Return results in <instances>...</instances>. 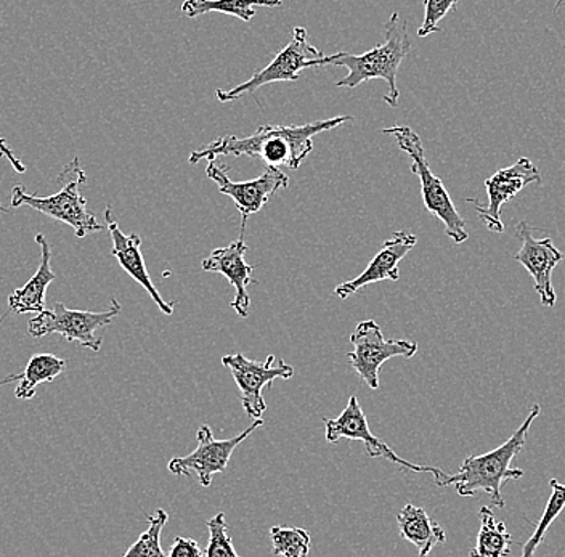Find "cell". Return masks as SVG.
<instances>
[{
  "label": "cell",
  "mask_w": 565,
  "mask_h": 557,
  "mask_svg": "<svg viewBox=\"0 0 565 557\" xmlns=\"http://www.w3.org/2000/svg\"><path fill=\"white\" fill-rule=\"evenodd\" d=\"M349 121H353V116H335V118L302 126H260L256 132L245 139L236 136L218 137L201 150L193 151L189 162L196 164L203 160L214 161L221 157H247L260 158L267 165H277V168L286 165L296 171L312 153L313 137Z\"/></svg>",
  "instance_id": "cell-1"
},
{
  "label": "cell",
  "mask_w": 565,
  "mask_h": 557,
  "mask_svg": "<svg viewBox=\"0 0 565 557\" xmlns=\"http://www.w3.org/2000/svg\"><path fill=\"white\" fill-rule=\"evenodd\" d=\"M386 41L362 55L344 54L324 55L323 66L335 65L348 69V76L335 83L338 87L355 89L360 84L373 79H383L387 84L388 94L384 101L391 108L398 107L401 90L397 86V74L402 62L412 52V39L408 36L406 21L398 13L388 19L384 28Z\"/></svg>",
  "instance_id": "cell-2"
},
{
  "label": "cell",
  "mask_w": 565,
  "mask_h": 557,
  "mask_svg": "<svg viewBox=\"0 0 565 557\" xmlns=\"http://www.w3.org/2000/svg\"><path fill=\"white\" fill-rule=\"evenodd\" d=\"M539 415L540 405L533 404L527 419L522 422L521 428L512 433L503 446L489 451V453L479 454V457L466 458L457 474L445 475L437 485H455L459 496H475L476 493L483 492L490 496L494 506H507L503 496H501V485L504 482L524 478V471L512 468V461L524 449L530 426Z\"/></svg>",
  "instance_id": "cell-3"
},
{
  "label": "cell",
  "mask_w": 565,
  "mask_h": 557,
  "mask_svg": "<svg viewBox=\"0 0 565 557\" xmlns=\"http://www.w3.org/2000/svg\"><path fill=\"white\" fill-rule=\"evenodd\" d=\"M56 182H63L58 193L52 196L28 195L23 186L17 185L12 190V206H28L39 211L45 216L63 222L73 228L77 238H86L88 234L104 231L105 225L98 224L97 217L88 211L87 200L84 199L81 189L87 183V175L81 165L79 158L63 169Z\"/></svg>",
  "instance_id": "cell-4"
},
{
  "label": "cell",
  "mask_w": 565,
  "mask_h": 557,
  "mask_svg": "<svg viewBox=\"0 0 565 557\" xmlns=\"http://www.w3.org/2000/svg\"><path fill=\"white\" fill-rule=\"evenodd\" d=\"M383 133L394 137L398 148L405 151L412 160V172L422 183L423 203L427 213L439 218L444 224L445 234L448 238L454 239V243H457V245L465 243L469 238L468 231H466V221L455 207L444 182L430 169L422 137L408 126L387 127V129H383Z\"/></svg>",
  "instance_id": "cell-5"
},
{
  "label": "cell",
  "mask_w": 565,
  "mask_h": 557,
  "mask_svg": "<svg viewBox=\"0 0 565 557\" xmlns=\"http://www.w3.org/2000/svg\"><path fill=\"white\" fill-rule=\"evenodd\" d=\"M121 310L122 306L116 298L111 299V306L104 312L73 310L62 302H55L53 309H44L30 320L28 333L38 340L47 334H60L63 340L76 342L81 347L98 352L104 340L95 333L102 328L109 326L113 320L118 319Z\"/></svg>",
  "instance_id": "cell-6"
},
{
  "label": "cell",
  "mask_w": 565,
  "mask_h": 557,
  "mask_svg": "<svg viewBox=\"0 0 565 557\" xmlns=\"http://www.w3.org/2000/svg\"><path fill=\"white\" fill-rule=\"evenodd\" d=\"M323 60V52L310 44L306 28H295L291 41L281 52H278L270 65L254 73L246 83L230 90H215V95L222 104L239 100L247 95H253L267 84L298 81L303 69L321 68Z\"/></svg>",
  "instance_id": "cell-7"
},
{
  "label": "cell",
  "mask_w": 565,
  "mask_h": 557,
  "mask_svg": "<svg viewBox=\"0 0 565 557\" xmlns=\"http://www.w3.org/2000/svg\"><path fill=\"white\" fill-rule=\"evenodd\" d=\"M351 344L353 351L349 352V363L371 390L380 389V369L384 362L394 357L412 358L418 352L416 342L386 340L374 320L356 324Z\"/></svg>",
  "instance_id": "cell-8"
},
{
  "label": "cell",
  "mask_w": 565,
  "mask_h": 557,
  "mask_svg": "<svg viewBox=\"0 0 565 557\" xmlns=\"http://www.w3.org/2000/svg\"><path fill=\"white\" fill-rule=\"evenodd\" d=\"M323 422L324 439H327L328 443H338L341 439L359 440V442L365 443L366 454L370 458H384V460L391 461V463L397 464V467L406 469V471L433 474L436 485L447 475L440 468L409 463V461L398 457L383 439L374 436L371 432L365 411L362 410V405H360L359 397L356 396L349 398L348 407L344 408V411L338 418L323 419Z\"/></svg>",
  "instance_id": "cell-9"
},
{
  "label": "cell",
  "mask_w": 565,
  "mask_h": 557,
  "mask_svg": "<svg viewBox=\"0 0 565 557\" xmlns=\"http://www.w3.org/2000/svg\"><path fill=\"white\" fill-rule=\"evenodd\" d=\"M264 419H254L253 425L227 440H217L210 426L203 425L198 429V447L186 457H177L169 461V472L175 475H198V481L203 486L212 485V478L227 471L230 458L243 442L257 429L263 428Z\"/></svg>",
  "instance_id": "cell-10"
},
{
  "label": "cell",
  "mask_w": 565,
  "mask_h": 557,
  "mask_svg": "<svg viewBox=\"0 0 565 557\" xmlns=\"http://www.w3.org/2000/svg\"><path fill=\"white\" fill-rule=\"evenodd\" d=\"M227 171V165L218 164L215 160L207 161V178L215 182L222 195H227L235 201L242 214V235L245 236L247 218L259 213L275 193L288 189L289 178L277 165H267L259 178L247 180V182H233Z\"/></svg>",
  "instance_id": "cell-11"
},
{
  "label": "cell",
  "mask_w": 565,
  "mask_h": 557,
  "mask_svg": "<svg viewBox=\"0 0 565 557\" xmlns=\"http://www.w3.org/2000/svg\"><path fill=\"white\" fill-rule=\"evenodd\" d=\"M222 365L230 369L239 393L245 414L250 419L263 418L267 404H265L264 389L270 386L275 379H291L295 368L285 360L275 365L274 355H268L265 362L246 358L243 354L225 355Z\"/></svg>",
  "instance_id": "cell-12"
},
{
  "label": "cell",
  "mask_w": 565,
  "mask_h": 557,
  "mask_svg": "<svg viewBox=\"0 0 565 557\" xmlns=\"http://www.w3.org/2000/svg\"><path fill=\"white\" fill-rule=\"evenodd\" d=\"M540 182H542V175H540L539 168L529 158H521L510 168L500 169L494 172L492 178L486 180L487 196H489L487 206H482L472 199H469L468 203L476 207L477 214L486 222L489 231L503 234L504 225L501 222L503 204L514 199L525 186Z\"/></svg>",
  "instance_id": "cell-13"
},
{
  "label": "cell",
  "mask_w": 565,
  "mask_h": 557,
  "mask_svg": "<svg viewBox=\"0 0 565 557\" xmlns=\"http://www.w3.org/2000/svg\"><path fill=\"white\" fill-rule=\"evenodd\" d=\"M515 235L522 242V248L515 254V260L521 263L532 275L533 287L539 292L542 304L554 307L556 304V292H554L551 275L563 263L564 254L553 245V239L550 236L536 239L527 222H521L518 225Z\"/></svg>",
  "instance_id": "cell-14"
},
{
  "label": "cell",
  "mask_w": 565,
  "mask_h": 557,
  "mask_svg": "<svg viewBox=\"0 0 565 557\" xmlns=\"http://www.w3.org/2000/svg\"><path fill=\"white\" fill-rule=\"evenodd\" d=\"M416 245H418V236L406 231L395 232L384 243L383 249L373 257L369 267L359 277L353 278V280L338 285L334 289V294L344 301V299L351 298V296L359 292L360 289L369 287V285L386 280L397 281L401 278L398 266L405 259L406 254L415 249Z\"/></svg>",
  "instance_id": "cell-15"
},
{
  "label": "cell",
  "mask_w": 565,
  "mask_h": 557,
  "mask_svg": "<svg viewBox=\"0 0 565 557\" xmlns=\"http://www.w3.org/2000/svg\"><path fill=\"white\" fill-rule=\"evenodd\" d=\"M105 224L109 236H111L113 257L118 260L119 266L126 270L129 277H132L141 288H145V291L151 296L154 304L159 307V310L164 315H172L174 313V302H168L162 299L153 281H151L150 274H148L147 264H145L143 254H141V236L124 234L109 206L105 211Z\"/></svg>",
  "instance_id": "cell-16"
},
{
  "label": "cell",
  "mask_w": 565,
  "mask_h": 557,
  "mask_svg": "<svg viewBox=\"0 0 565 557\" xmlns=\"http://www.w3.org/2000/svg\"><path fill=\"white\" fill-rule=\"evenodd\" d=\"M247 246L243 235L232 245L225 248H217L212 251L210 257L203 260L201 267L207 274H221L227 278L230 285L235 288V301L232 302V309L236 315L247 319L249 315L250 298L247 287L256 283L253 280V267L246 263Z\"/></svg>",
  "instance_id": "cell-17"
},
{
  "label": "cell",
  "mask_w": 565,
  "mask_h": 557,
  "mask_svg": "<svg viewBox=\"0 0 565 557\" xmlns=\"http://www.w3.org/2000/svg\"><path fill=\"white\" fill-rule=\"evenodd\" d=\"M35 243L41 248V266L35 271L34 277L10 294L9 309L0 322L6 320L9 313H39L45 309V294H47L49 285L55 280L56 275L52 270V249L45 235H35Z\"/></svg>",
  "instance_id": "cell-18"
},
{
  "label": "cell",
  "mask_w": 565,
  "mask_h": 557,
  "mask_svg": "<svg viewBox=\"0 0 565 557\" xmlns=\"http://www.w3.org/2000/svg\"><path fill=\"white\" fill-rule=\"evenodd\" d=\"M397 524L401 537L413 543L422 557L429 555L436 546L447 542L444 528L436 521L430 519L423 507L415 504H406L398 513Z\"/></svg>",
  "instance_id": "cell-19"
},
{
  "label": "cell",
  "mask_w": 565,
  "mask_h": 557,
  "mask_svg": "<svg viewBox=\"0 0 565 557\" xmlns=\"http://www.w3.org/2000/svg\"><path fill=\"white\" fill-rule=\"evenodd\" d=\"M480 528L476 548L469 555L479 557H503L511 555L512 537L504 522L497 521L492 507L479 511Z\"/></svg>",
  "instance_id": "cell-20"
},
{
  "label": "cell",
  "mask_w": 565,
  "mask_h": 557,
  "mask_svg": "<svg viewBox=\"0 0 565 557\" xmlns=\"http://www.w3.org/2000/svg\"><path fill=\"white\" fill-rule=\"evenodd\" d=\"M282 0H185L182 13L189 19L218 12L236 17L243 21H250L256 17L254 7H280Z\"/></svg>",
  "instance_id": "cell-21"
},
{
  "label": "cell",
  "mask_w": 565,
  "mask_h": 557,
  "mask_svg": "<svg viewBox=\"0 0 565 557\" xmlns=\"http://www.w3.org/2000/svg\"><path fill=\"white\" fill-rule=\"evenodd\" d=\"M66 369V360L53 354H35L28 362L20 375V384L15 389L17 398L31 400L35 396L39 384L53 383Z\"/></svg>",
  "instance_id": "cell-22"
},
{
  "label": "cell",
  "mask_w": 565,
  "mask_h": 557,
  "mask_svg": "<svg viewBox=\"0 0 565 557\" xmlns=\"http://www.w3.org/2000/svg\"><path fill=\"white\" fill-rule=\"evenodd\" d=\"M550 484L553 492H551L550 500H547L545 511H543L542 517H540L535 532H533L532 537H530L529 542L524 545V551H522L524 557L535 555L536 548H539L540 543L545 538L546 532L550 531L553 522L556 521L557 516L565 510V484H561L557 479H551Z\"/></svg>",
  "instance_id": "cell-23"
},
{
  "label": "cell",
  "mask_w": 565,
  "mask_h": 557,
  "mask_svg": "<svg viewBox=\"0 0 565 557\" xmlns=\"http://www.w3.org/2000/svg\"><path fill=\"white\" fill-rule=\"evenodd\" d=\"M147 532L140 535V538L126 551V557H166L161 548V532L168 524L169 514L164 510H157V513L147 516Z\"/></svg>",
  "instance_id": "cell-24"
},
{
  "label": "cell",
  "mask_w": 565,
  "mask_h": 557,
  "mask_svg": "<svg viewBox=\"0 0 565 557\" xmlns=\"http://www.w3.org/2000/svg\"><path fill=\"white\" fill-rule=\"evenodd\" d=\"M270 539L275 556L306 557L312 545L309 532L299 527H271Z\"/></svg>",
  "instance_id": "cell-25"
},
{
  "label": "cell",
  "mask_w": 565,
  "mask_h": 557,
  "mask_svg": "<svg viewBox=\"0 0 565 557\" xmlns=\"http://www.w3.org/2000/svg\"><path fill=\"white\" fill-rule=\"evenodd\" d=\"M207 531H210V542H207L206 557H238L233 539L228 535L227 522L225 514H215L212 519L207 521Z\"/></svg>",
  "instance_id": "cell-26"
},
{
  "label": "cell",
  "mask_w": 565,
  "mask_h": 557,
  "mask_svg": "<svg viewBox=\"0 0 565 557\" xmlns=\"http://www.w3.org/2000/svg\"><path fill=\"white\" fill-rule=\"evenodd\" d=\"M458 0H424V21L418 30L419 38H427L440 31L439 23L451 10L457 9Z\"/></svg>",
  "instance_id": "cell-27"
},
{
  "label": "cell",
  "mask_w": 565,
  "mask_h": 557,
  "mask_svg": "<svg viewBox=\"0 0 565 557\" xmlns=\"http://www.w3.org/2000/svg\"><path fill=\"white\" fill-rule=\"evenodd\" d=\"M169 557H203L204 551L192 538L177 537L172 545Z\"/></svg>",
  "instance_id": "cell-28"
},
{
  "label": "cell",
  "mask_w": 565,
  "mask_h": 557,
  "mask_svg": "<svg viewBox=\"0 0 565 557\" xmlns=\"http://www.w3.org/2000/svg\"><path fill=\"white\" fill-rule=\"evenodd\" d=\"M0 157L6 158V160L10 162V165L15 169L18 174H24V172H26V165L21 162L20 158L13 154V151L10 150L9 144H7V140L3 139V137H0Z\"/></svg>",
  "instance_id": "cell-29"
},
{
  "label": "cell",
  "mask_w": 565,
  "mask_h": 557,
  "mask_svg": "<svg viewBox=\"0 0 565 557\" xmlns=\"http://www.w3.org/2000/svg\"><path fill=\"white\" fill-rule=\"evenodd\" d=\"M20 379V375L9 376L6 381H0V386H6V384L13 383V381Z\"/></svg>",
  "instance_id": "cell-30"
},
{
  "label": "cell",
  "mask_w": 565,
  "mask_h": 557,
  "mask_svg": "<svg viewBox=\"0 0 565 557\" xmlns=\"http://www.w3.org/2000/svg\"><path fill=\"white\" fill-rule=\"evenodd\" d=\"M561 7H565V0H557V2H556V10H559Z\"/></svg>",
  "instance_id": "cell-31"
},
{
  "label": "cell",
  "mask_w": 565,
  "mask_h": 557,
  "mask_svg": "<svg viewBox=\"0 0 565 557\" xmlns=\"http://www.w3.org/2000/svg\"><path fill=\"white\" fill-rule=\"evenodd\" d=\"M0 213H9V211H7V207L3 206L2 203H0Z\"/></svg>",
  "instance_id": "cell-32"
}]
</instances>
